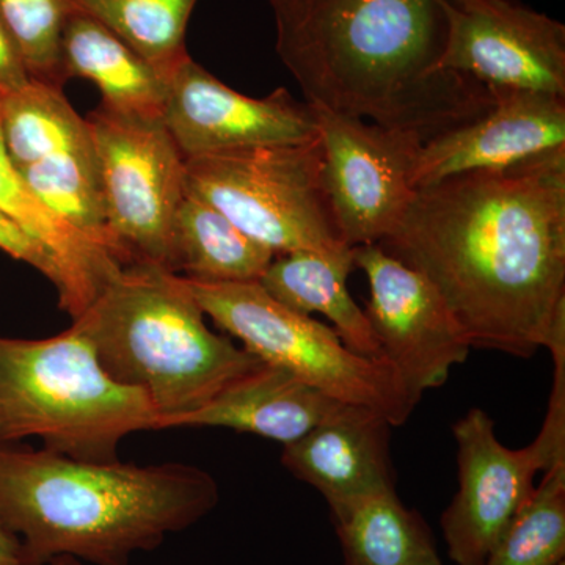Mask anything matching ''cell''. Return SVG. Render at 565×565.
I'll list each match as a JSON object with an SVG mask.
<instances>
[{
    "mask_svg": "<svg viewBox=\"0 0 565 565\" xmlns=\"http://www.w3.org/2000/svg\"><path fill=\"white\" fill-rule=\"evenodd\" d=\"M379 245L433 282L471 348L530 359L565 321V148L416 189Z\"/></svg>",
    "mask_w": 565,
    "mask_h": 565,
    "instance_id": "obj_1",
    "label": "cell"
},
{
    "mask_svg": "<svg viewBox=\"0 0 565 565\" xmlns=\"http://www.w3.org/2000/svg\"><path fill=\"white\" fill-rule=\"evenodd\" d=\"M470 0H267L305 102L424 141L481 117L486 85L444 68Z\"/></svg>",
    "mask_w": 565,
    "mask_h": 565,
    "instance_id": "obj_2",
    "label": "cell"
},
{
    "mask_svg": "<svg viewBox=\"0 0 565 565\" xmlns=\"http://www.w3.org/2000/svg\"><path fill=\"white\" fill-rule=\"evenodd\" d=\"M218 500L215 479L193 465L85 462L0 444V520L20 539L28 565L58 556L129 565Z\"/></svg>",
    "mask_w": 565,
    "mask_h": 565,
    "instance_id": "obj_3",
    "label": "cell"
},
{
    "mask_svg": "<svg viewBox=\"0 0 565 565\" xmlns=\"http://www.w3.org/2000/svg\"><path fill=\"white\" fill-rule=\"evenodd\" d=\"M73 322L115 382L147 393L158 429H170L263 364L212 332L180 275L150 264L122 267Z\"/></svg>",
    "mask_w": 565,
    "mask_h": 565,
    "instance_id": "obj_4",
    "label": "cell"
},
{
    "mask_svg": "<svg viewBox=\"0 0 565 565\" xmlns=\"http://www.w3.org/2000/svg\"><path fill=\"white\" fill-rule=\"evenodd\" d=\"M158 419L147 393L103 370L77 323L44 340L0 337V444L39 437L58 455L117 462L122 438Z\"/></svg>",
    "mask_w": 565,
    "mask_h": 565,
    "instance_id": "obj_5",
    "label": "cell"
},
{
    "mask_svg": "<svg viewBox=\"0 0 565 565\" xmlns=\"http://www.w3.org/2000/svg\"><path fill=\"white\" fill-rule=\"evenodd\" d=\"M184 189L275 256L351 250L326 185L321 140L184 158Z\"/></svg>",
    "mask_w": 565,
    "mask_h": 565,
    "instance_id": "obj_6",
    "label": "cell"
},
{
    "mask_svg": "<svg viewBox=\"0 0 565 565\" xmlns=\"http://www.w3.org/2000/svg\"><path fill=\"white\" fill-rule=\"evenodd\" d=\"M181 278L203 313L263 363L288 371L338 403L379 412L392 426L411 418L415 407L392 364L352 352L332 327L285 307L262 282Z\"/></svg>",
    "mask_w": 565,
    "mask_h": 565,
    "instance_id": "obj_7",
    "label": "cell"
},
{
    "mask_svg": "<svg viewBox=\"0 0 565 565\" xmlns=\"http://www.w3.org/2000/svg\"><path fill=\"white\" fill-rule=\"evenodd\" d=\"M111 236L131 264L172 273V233L185 195L184 156L162 120L99 106L87 118ZM173 274V273H172Z\"/></svg>",
    "mask_w": 565,
    "mask_h": 565,
    "instance_id": "obj_8",
    "label": "cell"
},
{
    "mask_svg": "<svg viewBox=\"0 0 565 565\" xmlns=\"http://www.w3.org/2000/svg\"><path fill=\"white\" fill-rule=\"evenodd\" d=\"M315 107L323 154V185L349 247L379 244L414 199L423 140L415 134Z\"/></svg>",
    "mask_w": 565,
    "mask_h": 565,
    "instance_id": "obj_9",
    "label": "cell"
},
{
    "mask_svg": "<svg viewBox=\"0 0 565 565\" xmlns=\"http://www.w3.org/2000/svg\"><path fill=\"white\" fill-rule=\"evenodd\" d=\"M353 267L370 282L364 313L412 405L445 384L471 345L441 294L414 267L379 244L352 247Z\"/></svg>",
    "mask_w": 565,
    "mask_h": 565,
    "instance_id": "obj_10",
    "label": "cell"
},
{
    "mask_svg": "<svg viewBox=\"0 0 565 565\" xmlns=\"http://www.w3.org/2000/svg\"><path fill=\"white\" fill-rule=\"evenodd\" d=\"M457 446V489L441 515L448 555L456 565H486L534 493V478L546 470L544 456L531 444L505 448L482 408H470L452 426Z\"/></svg>",
    "mask_w": 565,
    "mask_h": 565,
    "instance_id": "obj_11",
    "label": "cell"
},
{
    "mask_svg": "<svg viewBox=\"0 0 565 565\" xmlns=\"http://www.w3.org/2000/svg\"><path fill=\"white\" fill-rule=\"evenodd\" d=\"M162 121L184 158L319 139L315 107L286 88L266 98L234 92L185 57L167 77Z\"/></svg>",
    "mask_w": 565,
    "mask_h": 565,
    "instance_id": "obj_12",
    "label": "cell"
},
{
    "mask_svg": "<svg viewBox=\"0 0 565 565\" xmlns=\"http://www.w3.org/2000/svg\"><path fill=\"white\" fill-rule=\"evenodd\" d=\"M444 68L487 88L565 98V25L516 0H470L452 28Z\"/></svg>",
    "mask_w": 565,
    "mask_h": 565,
    "instance_id": "obj_13",
    "label": "cell"
},
{
    "mask_svg": "<svg viewBox=\"0 0 565 565\" xmlns=\"http://www.w3.org/2000/svg\"><path fill=\"white\" fill-rule=\"evenodd\" d=\"M481 117L424 141L415 189L473 172H501L565 148V98L552 93L489 88Z\"/></svg>",
    "mask_w": 565,
    "mask_h": 565,
    "instance_id": "obj_14",
    "label": "cell"
},
{
    "mask_svg": "<svg viewBox=\"0 0 565 565\" xmlns=\"http://www.w3.org/2000/svg\"><path fill=\"white\" fill-rule=\"evenodd\" d=\"M392 423L362 405L340 403L310 433L282 446L281 463L297 479L315 487L330 512L353 501L396 490Z\"/></svg>",
    "mask_w": 565,
    "mask_h": 565,
    "instance_id": "obj_15",
    "label": "cell"
},
{
    "mask_svg": "<svg viewBox=\"0 0 565 565\" xmlns=\"http://www.w3.org/2000/svg\"><path fill=\"white\" fill-rule=\"evenodd\" d=\"M338 404L288 371L263 363L172 427H226L285 446L310 433Z\"/></svg>",
    "mask_w": 565,
    "mask_h": 565,
    "instance_id": "obj_16",
    "label": "cell"
},
{
    "mask_svg": "<svg viewBox=\"0 0 565 565\" xmlns=\"http://www.w3.org/2000/svg\"><path fill=\"white\" fill-rule=\"evenodd\" d=\"M63 68L68 79L93 82L103 106L131 117L162 120L167 81L125 41L81 10H71L63 31Z\"/></svg>",
    "mask_w": 565,
    "mask_h": 565,
    "instance_id": "obj_17",
    "label": "cell"
},
{
    "mask_svg": "<svg viewBox=\"0 0 565 565\" xmlns=\"http://www.w3.org/2000/svg\"><path fill=\"white\" fill-rule=\"evenodd\" d=\"M0 212L43 245L62 275L58 305L77 319L122 269L120 263L87 243L33 195L11 163L0 136Z\"/></svg>",
    "mask_w": 565,
    "mask_h": 565,
    "instance_id": "obj_18",
    "label": "cell"
},
{
    "mask_svg": "<svg viewBox=\"0 0 565 565\" xmlns=\"http://www.w3.org/2000/svg\"><path fill=\"white\" fill-rule=\"evenodd\" d=\"M352 269V248L334 256L288 253L275 256L259 282L275 300L292 311L326 316L352 352L388 362L366 313L349 292L348 278Z\"/></svg>",
    "mask_w": 565,
    "mask_h": 565,
    "instance_id": "obj_19",
    "label": "cell"
},
{
    "mask_svg": "<svg viewBox=\"0 0 565 565\" xmlns=\"http://www.w3.org/2000/svg\"><path fill=\"white\" fill-rule=\"evenodd\" d=\"M274 258L221 211L185 193L173 221V274L211 282L259 281Z\"/></svg>",
    "mask_w": 565,
    "mask_h": 565,
    "instance_id": "obj_20",
    "label": "cell"
},
{
    "mask_svg": "<svg viewBox=\"0 0 565 565\" xmlns=\"http://www.w3.org/2000/svg\"><path fill=\"white\" fill-rule=\"evenodd\" d=\"M344 565H444L429 526L396 490L332 512Z\"/></svg>",
    "mask_w": 565,
    "mask_h": 565,
    "instance_id": "obj_21",
    "label": "cell"
},
{
    "mask_svg": "<svg viewBox=\"0 0 565 565\" xmlns=\"http://www.w3.org/2000/svg\"><path fill=\"white\" fill-rule=\"evenodd\" d=\"M0 136L17 170L51 156L95 150L87 120L63 92L33 81L0 95Z\"/></svg>",
    "mask_w": 565,
    "mask_h": 565,
    "instance_id": "obj_22",
    "label": "cell"
},
{
    "mask_svg": "<svg viewBox=\"0 0 565 565\" xmlns=\"http://www.w3.org/2000/svg\"><path fill=\"white\" fill-rule=\"evenodd\" d=\"M33 195L98 250L129 266L111 236L96 151L65 152L17 170Z\"/></svg>",
    "mask_w": 565,
    "mask_h": 565,
    "instance_id": "obj_23",
    "label": "cell"
},
{
    "mask_svg": "<svg viewBox=\"0 0 565 565\" xmlns=\"http://www.w3.org/2000/svg\"><path fill=\"white\" fill-rule=\"evenodd\" d=\"M102 22L163 77L185 57V29L196 0H70Z\"/></svg>",
    "mask_w": 565,
    "mask_h": 565,
    "instance_id": "obj_24",
    "label": "cell"
},
{
    "mask_svg": "<svg viewBox=\"0 0 565 565\" xmlns=\"http://www.w3.org/2000/svg\"><path fill=\"white\" fill-rule=\"evenodd\" d=\"M486 565H559L565 559V462L544 471Z\"/></svg>",
    "mask_w": 565,
    "mask_h": 565,
    "instance_id": "obj_25",
    "label": "cell"
},
{
    "mask_svg": "<svg viewBox=\"0 0 565 565\" xmlns=\"http://www.w3.org/2000/svg\"><path fill=\"white\" fill-rule=\"evenodd\" d=\"M73 10L70 0H0V21L13 40L33 82L62 90L63 31Z\"/></svg>",
    "mask_w": 565,
    "mask_h": 565,
    "instance_id": "obj_26",
    "label": "cell"
},
{
    "mask_svg": "<svg viewBox=\"0 0 565 565\" xmlns=\"http://www.w3.org/2000/svg\"><path fill=\"white\" fill-rule=\"evenodd\" d=\"M0 250L6 252L11 258L18 259L39 270L54 285L57 292L62 288V275L57 263L51 253L32 239L21 226L0 212Z\"/></svg>",
    "mask_w": 565,
    "mask_h": 565,
    "instance_id": "obj_27",
    "label": "cell"
},
{
    "mask_svg": "<svg viewBox=\"0 0 565 565\" xmlns=\"http://www.w3.org/2000/svg\"><path fill=\"white\" fill-rule=\"evenodd\" d=\"M31 82L13 40L0 21V95L17 90Z\"/></svg>",
    "mask_w": 565,
    "mask_h": 565,
    "instance_id": "obj_28",
    "label": "cell"
},
{
    "mask_svg": "<svg viewBox=\"0 0 565 565\" xmlns=\"http://www.w3.org/2000/svg\"><path fill=\"white\" fill-rule=\"evenodd\" d=\"M0 565H28L20 539L0 520Z\"/></svg>",
    "mask_w": 565,
    "mask_h": 565,
    "instance_id": "obj_29",
    "label": "cell"
},
{
    "mask_svg": "<svg viewBox=\"0 0 565 565\" xmlns=\"http://www.w3.org/2000/svg\"><path fill=\"white\" fill-rule=\"evenodd\" d=\"M46 565H82L79 559L71 556H58L50 561Z\"/></svg>",
    "mask_w": 565,
    "mask_h": 565,
    "instance_id": "obj_30",
    "label": "cell"
},
{
    "mask_svg": "<svg viewBox=\"0 0 565 565\" xmlns=\"http://www.w3.org/2000/svg\"><path fill=\"white\" fill-rule=\"evenodd\" d=\"M559 565H565V561H564V563H561Z\"/></svg>",
    "mask_w": 565,
    "mask_h": 565,
    "instance_id": "obj_31",
    "label": "cell"
}]
</instances>
